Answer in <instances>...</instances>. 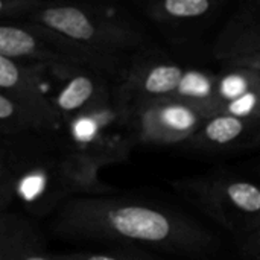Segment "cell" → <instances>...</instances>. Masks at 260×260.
Wrapping results in <instances>:
<instances>
[{"label": "cell", "instance_id": "9a60e30c", "mask_svg": "<svg viewBox=\"0 0 260 260\" xmlns=\"http://www.w3.org/2000/svg\"><path fill=\"white\" fill-rule=\"evenodd\" d=\"M56 129L50 122L0 93V133L6 134H35Z\"/></svg>", "mask_w": 260, "mask_h": 260}, {"label": "cell", "instance_id": "277c9868", "mask_svg": "<svg viewBox=\"0 0 260 260\" xmlns=\"http://www.w3.org/2000/svg\"><path fill=\"white\" fill-rule=\"evenodd\" d=\"M67 122L72 152L98 169L126 160L139 145L136 119L113 99Z\"/></svg>", "mask_w": 260, "mask_h": 260}, {"label": "cell", "instance_id": "7a4b0ae2", "mask_svg": "<svg viewBox=\"0 0 260 260\" xmlns=\"http://www.w3.org/2000/svg\"><path fill=\"white\" fill-rule=\"evenodd\" d=\"M27 21L85 56L113 82L136 52L154 44L143 24L117 8L43 5Z\"/></svg>", "mask_w": 260, "mask_h": 260}, {"label": "cell", "instance_id": "9c48e42d", "mask_svg": "<svg viewBox=\"0 0 260 260\" xmlns=\"http://www.w3.org/2000/svg\"><path fill=\"white\" fill-rule=\"evenodd\" d=\"M186 152L207 157L238 155L260 149V119L216 114L181 146Z\"/></svg>", "mask_w": 260, "mask_h": 260}, {"label": "cell", "instance_id": "603a6c76", "mask_svg": "<svg viewBox=\"0 0 260 260\" xmlns=\"http://www.w3.org/2000/svg\"><path fill=\"white\" fill-rule=\"evenodd\" d=\"M254 174H256V177L260 180V160H257L256 165H254Z\"/></svg>", "mask_w": 260, "mask_h": 260}, {"label": "cell", "instance_id": "ffe728a7", "mask_svg": "<svg viewBox=\"0 0 260 260\" xmlns=\"http://www.w3.org/2000/svg\"><path fill=\"white\" fill-rule=\"evenodd\" d=\"M41 6L43 3L35 0H0V21L23 15L29 17Z\"/></svg>", "mask_w": 260, "mask_h": 260}, {"label": "cell", "instance_id": "7c38bea8", "mask_svg": "<svg viewBox=\"0 0 260 260\" xmlns=\"http://www.w3.org/2000/svg\"><path fill=\"white\" fill-rule=\"evenodd\" d=\"M43 66H24L0 55V93L27 107L55 128L61 126V116L52 107L44 88Z\"/></svg>", "mask_w": 260, "mask_h": 260}, {"label": "cell", "instance_id": "d6986e66", "mask_svg": "<svg viewBox=\"0 0 260 260\" xmlns=\"http://www.w3.org/2000/svg\"><path fill=\"white\" fill-rule=\"evenodd\" d=\"M15 200V172L12 161L0 157V215Z\"/></svg>", "mask_w": 260, "mask_h": 260}, {"label": "cell", "instance_id": "2e32d148", "mask_svg": "<svg viewBox=\"0 0 260 260\" xmlns=\"http://www.w3.org/2000/svg\"><path fill=\"white\" fill-rule=\"evenodd\" d=\"M259 84L260 72L257 70L244 66L224 64V67L216 73V111L222 105L244 96Z\"/></svg>", "mask_w": 260, "mask_h": 260}, {"label": "cell", "instance_id": "e0dca14e", "mask_svg": "<svg viewBox=\"0 0 260 260\" xmlns=\"http://www.w3.org/2000/svg\"><path fill=\"white\" fill-rule=\"evenodd\" d=\"M216 114L239 119H260V84L236 101H232L218 108L215 116Z\"/></svg>", "mask_w": 260, "mask_h": 260}, {"label": "cell", "instance_id": "8992f818", "mask_svg": "<svg viewBox=\"0 0 260 260\" xmlns=\"http://www.w3.org/2000/svg\"><path fill=\"white\" fill-rule=\"evenodd\" d=\"M222 0H151L142 14L174 50H195L222 17Z\"/></svg>", "mask_w": 260, "mask_h": 260}, {"label": "cell", "instance_id": "3957f363", "mask_svg": "<svg viewBox=\"0 0 260 260\" xmlns=\"http://www.w3.org/2000/svg\"><path fill=\"white\" fill-rule=\"evenodd\" d=\"M175 192L212 222L247 238L260 225V181L225 171H209L172 183Z\"/></svg>", "mask_w": 260, "mask_h": 260}, {"label": "cell", "instance_id": "ac0fdd59", "mask_svg": "<svg viewBox=\"0 0 260 260\" xmlns=\"http://www.w3.org/2000/svg\"><path fill=\"white\" fill-rule=\"evenodd\" d=\"M58 260H160L149 256L143 250L116 248L111 251H76L58 254Z\"/></svg>", "mask_w": 260, "mask_h": 260}, {"label": "cell", "instance_id": "4fadbf2b", "mask_svg": "<svg viewBox=\"0 0 260 260\" xmlns=\"http://www.w3.org/2000/svg\"><path fill=\"white\" fill-rule=\"evenodd\" d=\"M0 260H58L46 247L37 225L17 213L0 215Z\"/></svg>", "mask_w": 260, "mask_h": 260}, {"label": "cell", "instance_id": "6da1fadb", "mask_svg": "<svg viewBox=\"0 0 260 260\" xmlns=\"http://www.w3.org/2000/svg\"><path fill=\"white\" fill-rule=\"evenodd\" d=\"M53 229L69 239L146 248L189 259L207 257L219 245L218 238L187 213L131 197L72 198L58 209Z\"/></svg>", "mask_w": 260, "mask_h": 260}, {"label": "cell", "instance_id": "52a82bcc", "mask_svg": "<svg viewBox=\"0 0 260 260\" xmlns=\"http://www.w3.org/2000/svg\"><path fill=\"white\" fill-rule=\"evenodd\" d=\"M0 55L24 66H78L93 70L84 56L55 43L43 27L27 20L0 21Z\"/></svg>", "mask_w": 260, "mask_h": 260}, {"label": "cell", "instance_id": "8fae6325", "mask_svg": "<svg viewBox=\"0 0 260 260\" xmlns=\"http://www.w3.org/2000/svg\"><path fill=\"white\" fill-rule=\"evenodd\" d=\"M210 53L222 64L260 55V0L244 2L230 12L213 38Z\"/></svg>", "mask_w": 260, "mask_h": 260}, {"label": "cell", "instance_id": "5bb4252c", "mask_svg": "<svg viewBox=\"0 0 260 260\" xmlns=\"http://www.w3.org/2000/svg\"><path fill=\"white\" fill-rule=\"evenodd\" d=\"M168 101L193 107L207 119L216 111V72L201 67H184L180 82Z\"/></svg>", "mask_w": 260, "mask_h": 260}, {"label": "cell", "instance_id": "ba28073f", "mask_svg": "<svg viewBox=\"0 0 260 260\" xmlns=\"http://www.w3.org/2000/svg\"><path fill=\"white\" fill-rule=\"evenodd\" d=\"M207 117L177 101L154 104L136 116V129L140 145L183 146L204 125Z\"/></svg>", "mask_w": 260, "mask_h": 260}, {"label": "cell", "instance_id": "30bf717a", "mask_svg": "<svg viewBox=\"0 0 260 260\" xmlns=\"http://www.w3.org/2000/svg\"><path fill=\"white\" fill-rule=\"evenodd\" d=\"M47 69L61 81V87L50 99L61 119L70 120L113 99V79L104 73L78 66H50Z\"/></svg>", "mask_w": 260, "mask_h": 260}, {"label": "cell", "instance_id": "5b68a950", "mask_svg": "<svg viewBox=\"0 0 260 260\" xmlns=\"http://www.w3.org/2000/svg\"><path fill=\"white\" fill-rule=\"evenodd\" d=\"M184 66L152 44L136 52L113 82V101L134 119L145 108L168 101Z\"/></svg>", "mask_w": 260, "mask_h": 260}, {"label": "cell", "instance_id": "7402d4cb", "mask_svg": "<svg viewBox=\"0 0 260 260\" xmlns=\"http://www.w3.org/2000/svg\"><path fill=\"white\" fill-rule=\"evenodd\" d=\"M227 66H244V67H250V69H254V70L260 72V55H256V56L244 59V61L233 62V64H227Z\"/></svg>", "mask_w": 260, "mask_h": 260}, {"label": "cell", "instance_id": "44dd1931", "mask_svg": "<svg viewBox=\"0 0 260 260\" xmlns=\"http://www.w3.org/2000/svg\"><path fill=\"white\" fill-rule=\"evenodd\" d=\"M239 242H241V248L244 253L260 260V225L254 232H251L247 238L241 239Z\"/></svg>", "mask_w": 260, "mask_h": 260}]
</instances>
